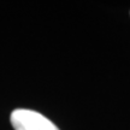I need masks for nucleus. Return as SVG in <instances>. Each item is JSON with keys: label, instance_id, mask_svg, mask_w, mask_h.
Wrapping results in <instances>:
<instances>
[{"label": "nucleus", "instance_id": "obj_1", "mask_svg": "<svg viewBox=\"0 0 130 130\" xmlns=\"http://www.w3.org/2000/svg\"><path fill=\"white\" fill-rule=\"evenodd\" d=\"M14 130H59L58 126L41 113L27 108H17L11 113Z\"/></svg>", "mask_w": 130, "mask_h": 130}]
</instances>
